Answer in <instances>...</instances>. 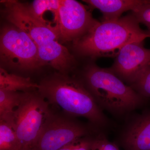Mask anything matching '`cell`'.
<instances>
[{
  "label": "cell",
  "mask_w": 150,
  "mask_h": 150,
  "mask_svg": "<svg viewBox=\"0 0 150 150\" xmlns=\"http://www.w3.org/2000/svg\"><path fill=\"white\" fill-rule=\"evenodd\" d=\"M38 91L51 106L74 118L83 117L95 128L103 131L109 121L89 91L81 78L56 73L38 84Z\"/></svg>",
  "instance_id": "1"
},
{
  "label": "cell",
  "mask_w": 150,
  "mask_h": 150,
  "mask_svg": "<svg viewBox=\"0 0 150 150\" xmlns=\"http://www.w3.org/2000/svg\"><path fill=\"white\" fill-rule=\"evenodd\" d=\"M3 12L5 18L29 35L37 46L43 65H51L59 73L67 74L74 63V57L59 43L57 25L53 26L33 16L27 5L16 1H6Z\"/></svg>",
  "instance_id": "2"
},
{
  "label": "cell",
  "mask_w": 150,
  "mask_h": 150,
  "mask_svg": "<svg viewBox=\"0 0 150 150\" xmlns=\"http://www.w3.org/2000/svg\"><path fill=\"white\" fill-rule=\"evenodd\" d=\"M150 35L140 27L132 13L114 20L98 21L86 33L73 42L81 56L94 59L116 56L129 43L143 42Z\"/></svg>",
  "instance_id": "3"
},
{
  "label": "cell",
  "mask_w": 150,
  "mask_h": 150,
  "mask_svg": "<svg viewBox=\"0 0 150 150\" xmlns=\"http://www.w3.org/2000/svg\"><path fill=\"white\" fill-rule=\"evenodd\" d=\"M81 79L100 108L116 117L128 116L146 102L147 99L124 83L110 68L89 66Z\"/></svg>",
  "instance_id": "4"
},
{
  "label": "cell",
  "mask_w": 150,
  "mask_h": 150,
  "mask_svg": "<svg viewBox=\"0 0 150 150\" xmlns=\"http://www.w3.org/2000/svg\"><path fill=\"white\" fill-rule=\"evenodd\" d=\"M35 91L22 92L21 102L14 115V128L21 150L34 148L40 133L54 112L45 98Z\"/></svg>",
  "instance_id": "5"
},
{
  "label": "cell",
  "mask_w": 150,
  "mask_h": 150,
  "mask_svg": "<svg viewBox=\"0 0 150 150\" xmlns=\"http://www.w3.org/2000/svg\"><path fill=\"white\" fill-rule=\"evenodd\" d=\"M0 57L5 67L18 71H32L43 65L33 40L12 24L5 25L1 29Z\"/></svg>",
  "instance_id": "6"
},
{
  "label": "cell",
  "mask_w": 150,
  "mask_h": 150,
  "mask_svg": "<svg viewBox=\"0 0 150 150\" xmlns=\"http://www.w3.org/2000/svg\"><path fill=\"white\" fill-rule=\"evenodd\" d=\"M103 131L90 123L81 122L76 118L54 111L38 137L33 149L59 150L68 144Z\"/></svg>",
  "instance_id": "7"
},
{
  "label": "cell",
  "mask_w": 150,
  "mask_h": 150,
  "mask_svg": "<svg viewBox=\"0 0 150 150\" xmlns=\"http://www.w3.org/2000/svg\"><path fill=\"white\" fill-rule=\"evenodd\" d=\"M98 21L81 3L61 0L58 23L60 39L63 42L77 40L85 35Z\"/></svg>",
  "instance_id": "8"
},
{
  "label": "cell",
  "mask_w": 150,
  "mask_h": 150,
  "mask_svg": "<svg viewBox=\"0 0 150 150\" xmlns=\"http://www.w3.org/2000/svg\"><path fill=\"white\" fill-rule=\"evenodd\" d=\"M150 66V49L143 42H134L121 48L110 69L124 83L133 85Z\"/></svg>",
  "instance_id": "9"
},
{
  "label": "cell",
  "mask_w": 150,
  "mask_h": 150,
  "mask_svg": "<svg viewBox=\"0 0 150 150\" xmlns=\"http://www.w3.org/2000/svg\"><path fill=\"white\" fill-rule=\"evenodd\" d=\"M127 119L117 144L124 150H150V109Z\"/></svg>",
  "instance_id": "10"
},
{
  "label": "cell",
  "mask_w": 150,
  "mask_h": 150,
  "mask_svg": "<svg viewBox=\"0 0 150 150\" xmlns=\"http://www.w3.org/2000/svg\"><path fill=\"white\" fill-rule=\"evenodd\" d=\"M91 8L99 10L103 14L102 21L114 20L121 17L127 11L136 10L149 3L150 0H85Z\"/></svg>",
  "instance_id": "11"
},
{
  "label": "cell",
  "mask_w": 150,
  "mask_h": 150,
  "mask_svg": "<svg viewBox=\"0 0 150 150\" xmlns=\"http://www.w3.org/2000/svg\"><path fill=\"white\" fill-rule=\"evenodd\" d=\"M39 85L28 77L11 74L3 68L0 69V90L7 91L26 92L35 91Z\"/></svg>",
  "instance_id": "12"
},
{
  "label": "cell",
  "mask_w": 150,
  "mask_h": 150,
  "mask_svg": "<svg viewBox=\"0 0 150 150\" xmlns=\"http://www.w3.org/2000/svg\"><path fill=\"white\" fill-rule=\"evenodd\" d=\"M22 93L0 90V121L14 127V115L21 102Z\"/></svg>",
  "instance_id": "13"
},
{
  "label": "cell",
  "mask_w": 150,
  "mask_h": 150,
  "mask_svg": "<svg viewBox=\"0 0 150 150\" xmlns=\"http://www.w3.org/2000/svg\"><path fill=\"white\" fill-rule=\"evenodd\" d=\"M61 2V0H35L27 6L33 15L43 21H47L43 18L44 13L46 11H50L54 15L56 24L59 20Z\"/></svg>",
  "instance_id": "14"
},
{
  "label": "cell",
  "mask_w": 150,
  "mask_h": 150,
  "mask_svg": "<svg viewBox=\"0 0 150 150\" xmlns=\"http://www.w3.org/2000/svg\"><path fill=\"white\" fill-rule=\"evenodd\" d=\"M0 150H21L13 126L0 121Z\"/></svg>",
  "instance_id": "15"
},
{
  "label": "cell",
  "mask_w": 150,
  "mask_h": 150,
  "mask_svg": "<svg viewBox=\"0 0 150 150\" xmlns=\"http://www.w3.org/2000/svg\"><path fill=\"white\" fill-rule=\"evenodd\" d=\"M131 86L146 99L150 98V66L146 69L138 81Z\"/></svg>",
  "instance_id": "16"
},
{
  "label": "cell",
  "mask_w": 150,
  "mask_h": 150,
  "mask_svg": "<svg viewBox=\"0 0 150 150\" xmlns=\"http://www.w3.org/2000/svg\"><path fill=\"white\" fill-rule=\"evenodd\" d=\"M98 134L81 138L66 145L59 150H91L93 140Z\"/></svg>",
  "instance_id": "17"
},
{
  "label": "cell",
  "mask_w": 150,
  "mask_h": 150,
  "mask_svg": "<svg viewBox=\"0 0 150 150\" xmlns=\"http://www.w3.org/2000/svg\"><path fill=\"white\" fill-rule=\"evenodd\" d=\"M91 150H120L117 144L109 141L103 132L96 135Z\"/></svg>",
  "instance_id": "18"
},
{
  "label": "cell",
  "mask_w": 150,
  "mask_h": 150,
  "mask_svg": "<svg viewBox=\"0 0 150 150\" xmlns=\"http://www.w3.org/2000/svg\"><path fill=\"white\" fill-rule=\"evenodd\" d=\"M132 13L139 23L146 26L150 35V2L132 11Z\"/></svg>",
  "instance_id": "19"
},
{
  "label": "cell",
  "mask_w": 150,
  "mask_h": 150,
  "mask_svg": "<svg viewBox=\"0 0 150 150\" xmlns=\"http://www.w3.org/2000/svg\"><path fill=\"white\" fill-rule=\"evenodd\" d=\"M26 150H35L33 149H31Z\"/></svg>",
  "instance_id": "20"
}]
</instances>
